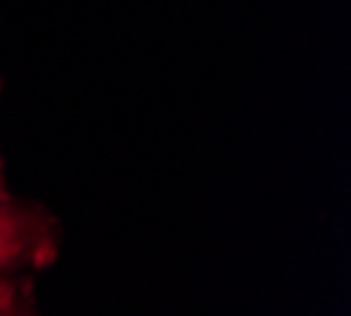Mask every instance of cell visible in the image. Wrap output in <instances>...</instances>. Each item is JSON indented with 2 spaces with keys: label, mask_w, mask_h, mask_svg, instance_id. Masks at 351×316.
<instances>
[{
  "label": "cell",
  "mask_w": 351,
  "mask_h": 316,
  "mask_svg": "<svg viewBox=\"0 0 351 316\" xmlns=\"http://www.w3.org/2000/svg\"><path fill=\"white\" fill-rule=\"evenodd\" d=\"M60 247V225L45 206L29 203L0 184V272L25 276L51 266Z\"/></svg>",
  "instance_id": "6da1fadb"
},
{
  "label": "cell",
  "mask_w": 351,
  "mask_h": 316,
  "mask_svg": "<svg viewBox=\"0 0 351 316\" xmlns=\"http://www.w3.org/2000/svg\"><path fill=\"white\" fill-rule=\"evenodd\" d=\"M23 276L0 272V313H25L32 310V288Z\"/></svg>",
  "instance_id": "7a4b0ae2"
},
{
  "label": "cell",
  "mask_w": 351,
  "mask_h": 316,
  "mask_svg": "<svg viewBox=\"0 0 351 316\" xmlns=\"http://www.w3.org/2000/svg\"><path fill=\"white\" fill-rule=\"evenodd\" d=\"M0 184H7V168H3V152H0Z\"/></svg>",
  "instance_id": "3957f363"
}]
</instances>
